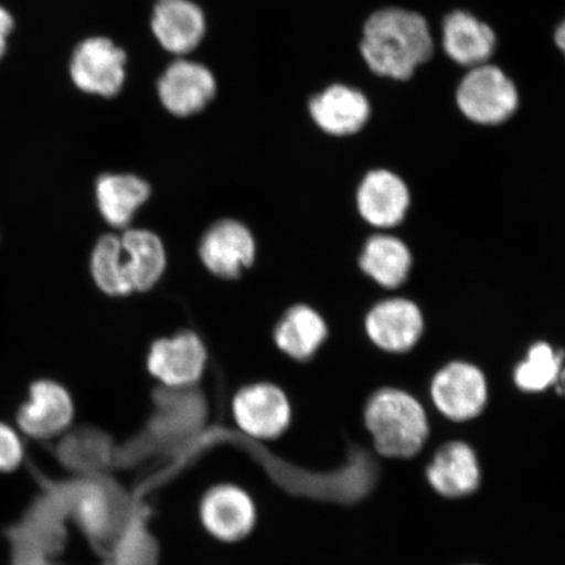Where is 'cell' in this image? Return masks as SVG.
<instances>
[{
	"mask_svg": "<svg viewBox=\"0 0 565 565\" xmlns=\"http://www.w3.org/2000/svg\"><path fill=\"white\" fill-rule=\"evenodd\" d=\"M360 51L374 74L407 81L433 56L434 40L419 13L385 9L366 20Z\"/></svg>",
	"mask_w": 565,
	"mask_h": 565,
	"instance_id": "obj_1",
	"label": "cell"
},
{
	"mask_svg": "<svg viewBox=\"0 0 565 565\" xmlns=\"http://www.w3.org/2000/svg\"><path fill=\"white\" fill-rule=\"evenodd\" d=\"M365 424L374 448L388 458L413 457L428 439L426 412L398 388H383L373 395L365 407Z\"/></svg>",
	"mask_w": 565,
	"mask_h": 565,
	"instance_id": "obj_2",
	"label": "cell"
},
{
	"mask_svg": "<svg viewBox=\"0 0 565 565\" xmlns=\"http://www.w3.org/2000/svg\"><path fill=\"white\" fill-rule=\"evenodd\" d=\"M459 110L470 121L494 126L510 119L519 106V92L503 70L492 65L475 67L459 83Z\"/></svg>",
	"mask_w": 565,
	"mask_h": 565,
	"instance_id": "obj_3",
	"label": "cell"
},
{
	"mask_svg": "<svg viewBox=\"0 0 565 565\" xmlns=\"http://www.w3.org/2000/svg\"><path fill=\"white\" fill-rule=\"evenodd\" d=\"M232 415L243 434L271 441L291 426L292 406L279 386L259 383L239 388L232 401Z\"/></svg>",
	"mask_w": 565,
	"mask_h": 565,
	"instance_id": "obj_4",
	"label": "cell"
},
{
	"mask_svg": "<svg viewBox=\"0 0 565 565\" xmlns=\"http://www.w3.org/2000/svg\"><path fill=\"white\" fill-rule=\"evenodd\" d=\"M200 520L218 542L238 543L256 529L258 510L252 494L242 487L223 483L211 487L200 503Z\"/></svg>",
	"mask_w": 565,
	"mask_h": 565,
	"instance_id": "obj_5",
	"label": "cell"
},
{
	"mask_svg": "<svg viewBox=\"0 0 565 565\" xmlns=\"http://www.w3.org/2000/svg\"><path fill=\"white\" fill-rule=\"evenodd\" d=\"M70 75L86 94L116 96L126 79V53L109 39H88L75 49Z\"/></svg>",
	"mask_w": 565,
	"mask_h": 565,
	"instance_id": "obj_6",
	"label": "cell"
},
{
	"mask_svg": "<svg viewBox=\"0 0 565 565\" xmlns=\"http://www.w3.org/2000/svg\"><path fill=\"white\" fill-rule=\"evenodd\" d=\"M207 351L202 339L192 331L162 338L152 344L147 366L167 388H193L203 376Z\"/></svg>",
	"mask_w": 565,
	"mask_h": 565,
	"instance_id": "obj_7",
	"label": "cell"
},
{
	"mask_svg": "<svg viewBox=\"0 0 565 565\" xmlns=\"http://www.w3.org/2000/svg\"><path fill=\"white\" fill-rule=\"evenodd\" d=\"M74 416V401L67 388L52 380H40L31 386L17 422L21 433L32 439L47 440L66 433Z\"/></svg>",
	"mask_w": 565,
	"mask_h": 565,
	"instance_id": "obj_8",
	"label": "cell"
},
{
	"mask_svg": "<svg viewBox=\"0 0 565 565\" xmlns=\"http://www.w3.org/2000/svg\"><path fill=\"white\" fill-rule=\"evenodd\" d=\"M430 395L447 418L456 422L475 419L483 412L487 402L484 374L469 363H450L436 374Z\"/></svg>",
	"mask_w": 565,
	"mask_h": 565,
	"instance_id": "obj_9",
	"label": "cell"
},
{
	"mask_svg": "<svg viewBox=\"0 0 565 565\" xmlns=\"http://www.w3.org/2000/svg\"><path fill=\"white\" fill-rule=\"evenodd\" d=\"M200 254L204 266L216 277L235 279L254 263L256 242L243 223L227 218L206 232Z\"/></svg>",
	"mask_w": 565,
	"mask_h": 565,
	"instance_id": "obj_10",
	"label": "cell"
},
{
	"mask_svg": "<svg viewBox=\"0 0 565 565\" xmlns=\"http://www.w3.org/2000/svg\"><path fill=\"white\" fill-rule=\"evenodd\" d=\"M159 96L168 111L189 117L206 108L216 94L211 71L192 61H175L159 81Z\"/></svg>",
	"mask_w": 565,
	"mask_h": 565,
	"instance_id": "obj_11",
	"label": "cell"
},
{
	"mask_svg": "<svg viewBox=\"0 0 565 565\" xmlns=\"http://www.w3.org/2000/svg\"><path fill=\"white\" fill-rule=\"evenodd\" d=\"M366 334L381 350L406 352L412 350L423 334L420 309L406 299H391L373 307L365 320Z\"/></svg>",
	"mask_w": 565,
	"mask_h": 565,
	"instance_id": "obj_12",
	"label": "cell"
},
{
	"mask_svg": "<svg viewBox=\"0 0 565 565\" xmlns=\"http://www.w3.org/2000/svg\"><path fill=\"white\" fill-rule=\"evenodd\" d=\"M409 206L406 183L386 169L365 175L358 190V209L365 222L391 228L404 221Z\"/></svg>",
	"mask_w": 565,
	"mask_h": 565,
	"instance_id": "obj_13",
	"label": "cell"
},
{
	"mask_svg": "<svg viewBox=\"0 0 565 565\" xmlns=\"http://www.w3.org/2000/svg\"><path fill=\"white\" fill-rule=\"evenodd\" d=\"M310 116L320 129L334 137H348L369 122L371 106L362 92L334 84L309 103Z\"/></svg>",
	"mask_w": 565,
	"mask_h": 565,
	"instance_id": "obj_14",
	"label": "cell"
},
{
	"mask_svg": "<svg viewBox=\"0 0 565 565\" xmlns=\"http://www.w3.org/2000/svg\"><path fill=\"white\" fill-rule=\"evenodd\" d=\"M151 25L160 45L177 55L193 52L206 33L203 11L190 0H159Z\"/></svg>",
	"mask_w": 565,
	"mask_h": 565,
	"instance_id": "obj_15",
	"label": "cell"
},
{
	"mask_svg": "<svg viewBox=\"0 0 565 565\" xmlns=\"http://www.w3.org/2000/svg\"><path fill=\"white\" fill-rule=\"evenodd\" d=\"M497 45L489 25L471 13L455 11L443 23V46L451 61L465 67L486 65Z\"/></svg>",
	"mask_w": 565,
	"mask_h": 565,
	"instance_id": "obj_16",
	"label": "cell"
},
{
	"mask_svg": "<svg viewBox=\"0 0 565 565\" xmlns=\"http://www.w3.org/2000/svg\"><path fill=\"white\" fill-rule=\"evenodd\" d=\"M430 486L447 498H461L478 489L480 470L475 451L463 443H449L437 451L429 465Z\"/></svg>",
	"mask_w": 565,
	"mask_h": 565,
	"instance_id": "obj_17",
	"label": "cell"
},
{
	"mask_svg": "<svg viewBox=\"0 0 565 565\" xmlns=\"http://www.w3.org/2000/svg\"><path fill=\"white\" fill-rule=\"evenodd\" d=\"M151 195V188L134 174H103L96 182V202L105 222L125 228Z\"/></svg>",
	"mask_w": 565,
	"mask_h": 565,
	"instance_id": "obj_18",
	"label": "cell"
},
{
	"mask_svg": "<svg viewBox=\"0 0 565 565\" xmlns=\"http://www.w3.org/2000/svg\"><path fill=\"white\" fill-rule=\"evenodd\" d=\"M127 278L132 292L148 291L161 279L167 267L166 247L153 232L126 231L121 236Z\"/></svg>",
	"mask_w": 565,
	"mask_h": 565,
	"instance_id": "obj_19",
	"label": "cell"
},
{
	"mask_svg": "<svg viewBox=\"0 0 565 565\" xmlns=\"http://www.w3.org/2000/svg\"><path fill=\"white\" fill-rule=\"evenodd\" d=\"M274 337L286 355L306 362L321 348L328 337V328L313 308L296 306L282 315Z\"/></svg>",
	"mask_w": 565,
	"mask_h": 565,
	"instance_id": "obj_20",
	"label": "cell"
},
{
	"mask_svg": "<svg viewBox=\"0 0 565 565\" xmlns=\"http://www.w3.org/2000/svg\"><path fill=\"white\" fill-rule=\"evenodd\" d=\"M412 264L408 247L401 239L386 235L370 238L360 256L362 270L386 288L404 285Z\"/></svg>",
	"mask_w": 565,
	"mask_h": 565,
	"instance_id": "obj_21",
	"label": "cell"
},
{
	"mask_svg": "<svg viewBox=\"0 0 565 565\" xmlns=\"http://www.w3.org/2000/svg\"><path fill=\"white\" fill-rule=\"evenodd\" d=\"M90 273L96 286L109 296L132 292L127 278L121 236L105 235L98 239L90 257Z\"/></svg>",
	"mask_w": 565,
	"mask_h": 565,
	"instance_id": "obj_22",
	"label": "cell"
},
{
	"mask_svg": "<svg viewBox=\"0 0 565 565\" xmlns=\"http://www.w3.org/2000/svg\"><path fill=\"white\" fill-rule=\"evenodd\" d=\"M562 362V353L547 343H536L529 350L526 362L515 369L514 383L524 392H543L559 377Z\"/></svg>",
	"mask_w": 565,
	"mask_h": 565,
	"instance_id": "obj_23",
	"label": "cell"
},
{
	"mask_svg": "<svg viewBox=\"0 0 565 565\" xmlns=\"http://www.w3.org/2000/svg\"><path fill=\"white\" fill-rule=\"evenodd\" d=\"M24 459V447L15 429L0 422V472L17 470Z\"/></svg>",
	"mask_w": 565,
	"mask_h": 565,
	"instance_id": "obj_24",
	"label": "cell"
},
{
	"mask_svg": "<svg viewBox=\"0 0 565 565\" xmlns=\"http://www.w3.org/2000/svg\"><path fill=\"white\" fill-rule=\"evenodd\" d=\"M13 30V18L11 13L0 6V60L7 51V40Z\"/></svg>",
	"mask_w": 565,
	"mask_h": 565,
	"instance_id": "obj_25",
	"label": "cell"
},
{
	"mask_svg": "<svg viewBox=\"0 0 565 565\" xmlns=\"http://www.w3.org/2000/svg\"><path fill=\"white\" fill-rule=\"evenodd\" d=\"M555 42L557 47H559L565 55V20L559 26H557L555 32Z\"/></svg>",
	"mask_w": 565,
	"mask_h": 565,
	"instance_id": "obj_26",
	"label": "cell"
}]
</instances>
